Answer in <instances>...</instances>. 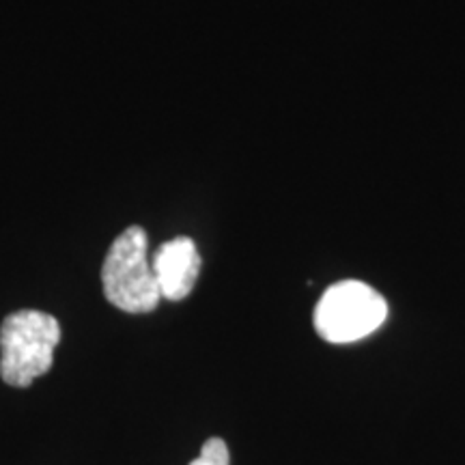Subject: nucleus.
I'll return each mask as SVG.
<instances>
[{
    "label": "nucleus",
    "mask_w": 465,
    "mask_h": 465,
    "mask_svg": "<svg viewBox=\"0 0 465 465\" xmlns=\"http://www.w3.org/2000/svg\"><path fill=\"white\" fill-rule=\"evenodd\" d=\"M104 295L132 315L155 311L162 295L149 259V237L143 226H130L110 246L102 265Z\"/></svg>",
    "instance_id": "f257e3e1"
},
{
    "label": "nucleus",
    "mask_w": 465,
    "mask_h": 465,
    "mask_svg": "<svg viewBox=\"0 0 465 465\" xmlns=\"http://www.w3.org/2000/svg\"><path fill=\"white\" fill-rule=\"evenodd\" d=\"M190 465H229V449H226L224 440H207L201 449V457Z\"/></svg>",
    "instance_id": "39448f33"
},
{
    "label": "nucleus",
    "mask_w": 465,
    "mask_h": 465,
    "mask_svg": "<svg viewBox=\"0 0 465 465\" xmlns=\"http://www.w3.org/2000/svg\"><path fill=\"white\" fill-rule=\"evenodd\" d=\"M61 341V325L48 312L17 311L0 328V377L14 388H26L48 373L54 364V349Z\"/></svg>",
    "instance_id": "f03ea898"
},
{
    "label": "nucleus",
    "mask_w": 465,
    "mask_h": 465,
    "mask_svg": "<svg viewBox=\"0 0 465 465\" xmlns=\"http://www.w3.org/2000/svg\"><path fill=\"white\" fill-rule=\"evenodd\" d=\"M388 317L381 293L360 281H342L325 289L315 308V330L334 345L362 341L380 330Z\"/></svg>",
    "instance_id": "7ed1b4c3"
},
{
    "label": "nucleus",
    "mask_w": 465,
    "mask_h": 465,
    "mask_svg": "<svg viewBox=\"0 0 465 465\" xmlns=\"http://www.w3.org/2000/svg\"><path fill=\"white\" fill-rule=\"evenodd\" d=\"M151 270L164 300L182 302L194 289L201 274V254L190 237L164 242L151 257Z\"/></svg>",
    "instance_id": "20e7f679"
}]
</instances>
